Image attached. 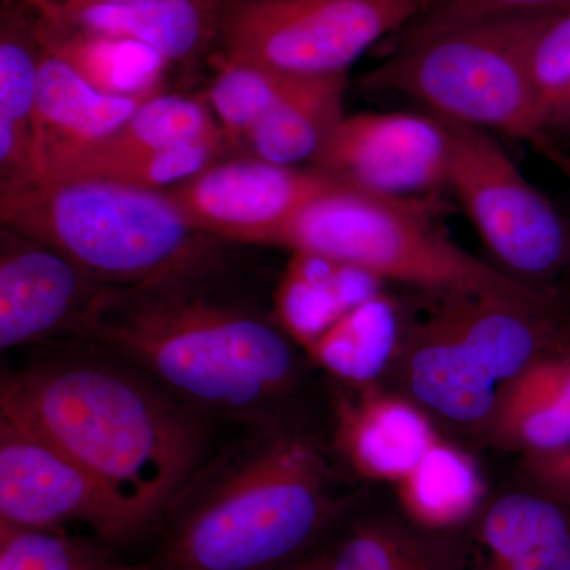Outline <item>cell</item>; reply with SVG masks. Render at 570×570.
<instances>
[{
  "label": "cell",
  "instance_id": "16",
  "mask_svg": "<svg viewBox=\"0 0 570 570\" xmlns=\"http://www.w3.org/2000/svg\"><path fill=\"white\" fill-rule=\"evenodd\" d=\"M485 426L499 444L527 453L570 444V337L510 379Z\"/></svg>",
  "mask_w": 570,
  "mask_h": 570
},
{
  "label": "cell",
  "instance_id": "5",
  "mask_svg": "<svg viewBox=\"0 0 570 570\" xmlns=\"http://www.w3.org/2000/svg\"><path fill=\"white\" fill-rule=\"evenodd\" d=\"M265 245L324 255L428 294L554 305L547 292L504 275L455 245L425 200L377 197L340 184L281 225Z\"/></svg>",
  "mask_w": 570,
  "mask_h": 570
},
{
  "label": "cell",
  "instance_id": "30",
  "mask_svg": "<svg viewBox=\"0 0 570 570\" xmlns=\"http://www.w3.org/2000/svg\"><path fill=\"white\" fill-rule=\"evenodd\" d=\"M527 471L534 489L570 509V450L527 453Z\"/></svg>",
  "mask_w": 570,
  "mask_h": 570
},
{
  "label": "cell",
  "instance_id": "32",
  "mask_svg": "<svg viewBox=\"0 0 570 570\" xmlns=\"http://www.w3.org/2000/svg\"><path fill=\"white\" fill-rule=\"evenodd\" d=\"M288 570H322L321 562H318L316 557V551L311 554L309 558H306L305 561L299 562V564L294 566V568Z\"/></svg>",
  "mask_w": 570,
  "mask_h": 570
},
{
  "label": "cell",
  "instance_id": "20",
  "mask_svg": "<svg viewBox=\"0 0 570 570\" xmlns=\"http://www.w3.org/2000/svg\"><path fill=\"white\" fill-rule=\"evenodd\" d=\"M316 557L322 570H475L439 531L392 519L355 521Z\"/></svg>",
  "mask_w": 570,
  "mask_h": 570
},
{
  "label": "cell",
  "instance_id": "27",
  "mask_svg": "<svg viewBox=\"0 0 570 570\" xmlns=\"http://www.w3.org/2000/svg\"><path fill=\"white\" fill-rule=\"evenodd\" d=\"M41 50L33 26L13 7H3L0 24V122L31 129Z\"/></svg>",
  "mask_w": 570,
  "mask_h": 570
},
{
  "label": "cell",
  "instance_id": "31",
  "mask_svg": "<svg viewBox=\"0 0 570 570\" xmlns=\"http://www.w3.org/2000/svg\"><path fill=\"white\" fill-rule=\"evenodd\" d=\"M28 9L36 11L37 21L56 22L75 11L104 3L132 2V0H22Z\"/></svg>",
  "mask_w": 570,
  "mask_h": 570
},
{
  "label": "cell",
  "instance_id": "2",
  "mask_svg": "<svg viewBox=\"0 0 570 570\" xmlns=\"http://www.w3.org/2000/svg\"><path fill=\"white\" fill-rule=\"evenodd\" d=\"M195 276L105 285L73 336L121 356L202 415L264 425L296 382L292 340L276 322L202 294Z\"/></svg>",
  "mask_w": 570,
  "mask_h": 570
},
{
  "label": "cell",
  "instance_id": "8",
  "mask_svg": "<svg viewBox=\"0 0 570 570\" xmlns=\"http://www.w3.org/2000/svg\"><path fill=\"white\" fill-rule=\"evenodd\" d=\"M428 0H228L217 6L225 61L346 77L377 41L403 31Z\"/></svg>",
  "mask_w": 570,
  "mask_h": 570
},
{
  "label": "cell",
  "instance_id": "19",
  "mask_svg": "<svg viewBox=\"0 0 570 570\" xmlns=\"http://www.w3.org/2000/svg\"><path fill=\"white\" fill-rule=\"evenodd\" d=\"M384 281L324 255L292 253L275 292V322L305 351L355 306L382 294Z\"/></svg>",
  "mask_w": 570,
  "mask_h": 570
},
{
  "label": "cell",
  "instance_id": "9",
  "mask_svg": "<svg viewBox=\"0 0 570 570\" xmlns=\"http://www.w3.org/2000/svg\"><path fill=\"white\" fill-rule=\"evenodd\" d=\"M442 121L450 138L448 186L482 242L524 279L558 275L570 264V227L564 217L487 130Z\"/></svg>",
  "mask_w": 570,
  "mask_h": 570
},
{
  "label": "cell",
  "instance_id": "12",
  "mask_svg": "<svg viewBox=\"0 0 570 570\" xmlns=\"http://www.w3.org/2000/svg\"><path fill=\"white\" fill-rule=\"evenodd\" d=\"M336 186L316 168L298 170L249 157L212 164L165 194L198 234L265 245L281 225Z\"/></svg>",
  "mask_w": 570,
  "mask_h": 570
},
{
  "label": "cell",
  "instance_id": "10",
  "mask_svg": "<svg viewBox=\"0 0 570 570\" xmlns=\"http://www.w3.org/2000/svg\"><path fill=\"white\" fill-rule=\"evenodd\" d=\"M0 524L33 530L82 524L111 547L151 528L63 450L6 414H0Z\"/></svg>",
  "mask_w": 570,
  "mask_h": 570
},
{
  "label": "cell",
  "instance_id": "22",
  "mask_svg": "<svg viewBox=\"0 0 570 570\" xmlns=\"http://www.w3.org/2000/svg\"><path fill=\"white\" fill-rule=\"evenodd\" d=\"M195 141H219L225 145L223 129L213 111L190 97L159 92L142 102L116 132L48 164L40 183L70 165Z\"/></svg>",
  "mask_w": 570,
  "mask_h": 570
},
{
  "label": "cell",
  "instance_id": "17",
  "mask_svg": "<svg viewBox=\"0 0 570 570\" xmlns=\"http://www.w3.org/2000/svg\"><path fill=\"white\" fill-rule=\"evenodd\" d=\"M569 510L538 491L499 498L480 519L475 570H570Z\"/></svg>",
  "mask_w": 570,
  "mask_h": 570
},
{
  "label": "cell",
  "instance_id": "14",
  "mask_svg": "<svg viewBox=\"0 0 570 570\" xmlns=\"http://www.w3.org/2000/svg\"><path fill=\"white\" fill-rule=\"evenodd\" d=\"M336 404V448L362 478L396 485L441 439L404 397L371 385Z\"/></svg>",
  "mask_w": 570,
  "mask_h": 570
},
{
  "label": "cell",
  "instance_id": "7",
  "mask_svg": "<svg viewBox=\"0 0 570 570\" xmlns=\"http://www.w3.org/2000/svg\"><path fill=\"white\" fill-rule=\"evenodd\" d=\"M434 296L438 305L401 336L397 354H404L412 396L452 422L487 425L510 379L570 337V325L562 324L554 305L485 295Z\"/></svg>",
  "mask_w": 570,
  "mask_h": 570
},
{
  "label": "cell",
  "instance_id": "11",
  "mask_svg": "<svg viewBox=\"0 0 570 570\" xmlns=\"http://www.w3.org/2000/svg\"><path fill=\"white\" fill-rule=\"evenodd\" d=\"M450 138L438 115L344 116L313 168L333 181L397 200H422L448 186Z\"/></svg>",
  "mask_w": 570,
  "mask_h": 570
},
{
  "label": "cell",
  "instance_id": "33",
  "mask_svg": "<svg viewBox=\"0 0 570 570\" xmlns=\"http://www.w3.org/2000/svg\"><path fill=\"white\" fill-rule=\"evenodd\" d=\"M553 126L570 127V107L568 108V110L562 112V115L560 116V118H558V121L554 122Z\"/></svg>",
  "mask_w": 570,
  "mask_h": 570
},
{
  "label": "cell",
  "instance_id": "26",
  "mask_svg": "<svg viewBox=\"0 0 570 570\" xmlns=\"http://www.w3.org/2000/svg\"><path fill=\"white\" fill-rule=\"evenodd\" d=\"M0 570H154L127 562L97 538L0 524Z\"/></svg>",
  "mask_w": 570,
  "mask_h": 570
},
{
  "label": "cell",
  "instance_id": "28",
  "mask_svg": "<svg viewBox=\"0 0 570 570\" xmlns=\"http://www.w3.org/2000/svg\"><path fill=\"white\" fill-rule=\"evenodd\" d=\"M530 71L535 99L547 126L570 107V10L542 14L530 43Z\"/></svg>",
  "mask_w": 570,
  "mask_h": 570
},
{
  "label": "cell",
  "instance_id": "18",
  "mask_svg": "<svg viewBox=\"0 0 570 570\" xmlns=\"http://www.w3.org/2000/svg\"><path fill=\"white\" fill-rule=\"evenodd\" d=\"M217 6V0H132L88 7L56 22H36L137 41L171 63L187 61L216 37Z\"/></svg>",
  "mask_w": 570,
  "mask_h": 570
},
{
  "label": "cell",
  "instance_id": "15",
  "mask_svg": "<svg viewBox=\"0 0 570 570\" xmlns=\"http://www.w3.org/2000/svg\"><path fill=\"white\" fill-rule=\"evenodd\" d=\"M151 97L107 96L41 50L31 119L39 183L48 164L116 132Z\"/></svg>",
  "mask_w": 570,
  "mask_h": 570
},
{
  "label": "cell",
  "instance_id": "25",
  "mask_svg": "<svg viewBox=\"0 0 570 570\" xmlns=\"http://www.w3.org/2000/svg\"><path fill=\"white\" fill-rule=\"evenodd\" d=\"M326 78L332 77H299L223 59L209 88L208 102L225 142H239L269 111L314 91Z\"/></svg>",
  "mask_w": 570,
  "mask_h": 570
},
{
  "label": "cell",
  "instance_id": "24",
  "mask_svg": "<svg viewBox=\"0 0 570 570\" xmlns=\"http://www.w3.org/2000/svg\"><path fill=\"white\" fill-rule=\"evenodd\" d=\"M395 489L412 523L431 531L449 530L474 515L485 491L475 461L442 439Z\"/></svg>",
  "mask_w": 570,
  "mask_h": 570
},
{
  "label": "cell",
  "instance_id": "34",
  "mask_svg": "<svg viewBox=\"0 0 570 570\" xmlns=\"http://www.w3.org/2000/svg\"><path fill=\"white\" fill-rule=\"evenodd\" d=\"M217 2H228V0H217Z\"/></svg>",
  "mask_w": 570,
  "mask_h": 570
},
{
  "label": "cell",
  "instance_id": "6",
  "mask_svg": "<svg viewBox=\"0 0 570 570\" xmlns=\"http://www.w3.org/2000/svg\"><path fill=\"white\" fill-rule=\"evenodd\" d=\"M539 17L497 18L400 45L360 88L403 94L441 118L510 135L562 164L531 80Z\"/></svg>",
  "mask_w": 570,
  "mask_h": 570
},
{
  "label": "cell",
  "instance_id": "3",
  "mask_svg": "<svg viewBox=\"0 0 570 570\" xmlns=\"http://www.w3.org/2000/svg\"><path fill=\"white\" fill-rule=\"evenodd\" d=\"M313 439L273 433L239 450L168 509L154 570H288L340 519Z\"/></svg>",
  "mask_w": 570,
  "mask_h": 570
},
{
  "label": "cell",
  "instance_id": "35",
  "mask_svg": "<svg viewBox=\"0 0 570 570\" xmlns=\"http://www.w3.org/2000/svg\"><path fill=\"white\" fill-rule=\"evenodd\" d=\"M564 449H568V450H570V444H568V445H564Z\"/></svg>",
  "mask_w": 570,
  "mask_h": 570
},
{
  "label": "cell",
  "instance_id": "4",
  "mask_svg": "<svg viewBox=\"0 0 570 570\" xmlns=\"http://www.w3.org/2000/svg\"><path fill=\"white\" fill-rule=\"evenodd\" d=\"M0 219L107 287L194 276L212 253L165 190L99 179L2 187Z\"/></svg>",
  "mask_w": 570,
  "mask_h": 570
},
{
  "label": "cell",
  "instance_id": "1",
  "mask_svg": "<svg viewBox=\"0 0 570 570\" xmlns=\"http://www.w3.org/2000/svg\"><path fill=\"white\" fill-rule=\"evenodd\" d=\"M0 414L63 450L149 527L205 450L200 412L127 363L63 360L6 373Z\"/></svg>",
  "mask_w": 570,
  "mask_h": 570
},
{
  "label": "cell",
  "instance_id": "29",
  "mask_svg": "<svg viewBox=\"0 0 570 570\" xmlns=\"http://www.w3.org/2000/svg\"><path fill=\"white\" fill-rule=\"evenodd\" d=\"M568 10L570 0H428L422 13L396 33L395 47L474 22L539 17Z\"/></svg>",
  "mask_w": 570,
  "mask_h": 570
},
{
  "label": "cell",
  "instance_id": "21",
  "mask_svg": "<svg viewBox=\"0 0 570 570\" xmlns=\"http://www.w3.org/2000/svg\"><path fill=\"white\" fill-rule=\"evenodd\" d=\"M45 52L66 62L97 91L112 97H149L160 92L167 59L137 43L100 33L33 24Z\"/></svg>",
  "mask_w": 570,
  "mask_h": 570
},
{
  "label": "cell",
  "instance_id": "13",
  "mask_svg": "<svg viewBox=\"0 0 570 570\" xmlns=\"http://www.w3.org/2000/svg\"><path fill=\"white\" fill-rule=\"evenodd\" d=\"M0 347L73 335L105 285L50 247L0 232Z\"/></svg>",
  "mask_w": 570,
  "mask_h": 570
},
{
  "label": "cell",
  "instance_id": "23",
  "mask_svg": "<svg viewBox=\"0 0 570 570\" xmlns=\"http://www.w3.org/2000/svg\"><path fill=\"white\" fill-rule=\"evenodd\" d=\"M401 336L400 311L382 292L337 318L305 352L340 381L363 387L387 370Z\"/></svg>",
  "mask_w": 570,
  "mask_h": 570
}]
</instances>
